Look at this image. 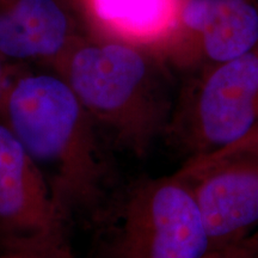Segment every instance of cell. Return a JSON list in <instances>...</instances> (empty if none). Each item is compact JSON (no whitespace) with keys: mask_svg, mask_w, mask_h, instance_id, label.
<instances>
[{"mask_svg":"<svg viewBox=\"0 0 258 258\" xmlns=\"http://www.w3.org/2000/svg\"><path fill=\"white\" fill-rule=\"evenodd\" d=\"M82 32L61 0H0V55L8 63L48 66Z\"/></svg>","mask_w":258,"mask_h":258,"instance_id":"ba28073f","label":"cell"},{"mask_svg":"<svg viewBox=\"0 0 258 258\" xmlns=\"http://www.w3.org/2000/svg\"><path fill=\"white\" fill-rule=\"evenodd\" d=\"M0 122L42 171L66 219L98 206L106 167L97 125L55 71L9 67Z\"/></svg>","mask_w":258,"mask_h":258,"instance_id":"6da1fadb","label":"cell"},{"mask_svg":"<svg viewBox=\"0 0 258 258\" xmlns=\"http://www.w3.org/2000/svg\"><path fill=\"white\" fill-rule=\"evenodd\" d=\"M61 2L63 3L64 5L67 6V8L70 9V11L72 12V10H73V8H74V5L77 4V2H78V0H61ZM73 14V12H72Z\"/></svg>","mask_w":258,"mask_h":258,"instance_id":"5bb4252c","label":"cell"},{"mask_svg":"<svg viewBox=\"0 0 258 258\" xmlns=\"http://www.w3.org/2000/svg\"><path fill=\"white\" fill-rule=\"evenodd\" d=\"M8 70H9V63L4 60V57L0 55V101H2L3 92H4Z\"/></svg>","mask_w":258,"mask_h":258,"instance_id":"4fadbf2b","label":"cell"},{"mask_svg":"<svg viewBox=\"0 0 258 258\" xmlns=\"http://www.w3.org/2000/svg\"><path fill=\"white\" fill-rule=\"evenodd\" d=\"M66 221L46 177L0 122V241L16 256L69 258Z\"/></svg>","mask_w":258,"mask_h":258,"instance_id":"5b68a950","label":"cell"},{"mask_svg":"<svg viewBox=\"0 0 258 258\" xmlns=\"http://www.w3.org/2000/svg\"><path fill=\"white\" fill-rule=\"evenodd\" d=\"M69 258H72V257H69Z\"/></svg>","mask_w":258,"mask_h":258,"instance_id":"2e32d148","label":"cell"},{"mask_svg":"<svg viewBox=\"0 0 258 258\" xmlns=\"http://www.w3.org/2000/svg\"><path fill=\"white\" fill-rule=\"evenodd\" d=\"M177 172L191 186L212 249L240 243L258 230V150L228 148L188 160Z\"/></svg>","mask_w":258,"mask_h":258,"instance_id":"8992f818","label":"cell"},{"mask_svg":"<svg viewBox=\"0 0 258 258\" xmlns=\"http://www.w3.org/2000/svg\"><path fill=\"white\" fill-rule=\"evenodd\" d=\"M47 67L66 80L97 127L138 156L167 134L178 95L170 66L153 51L82 32Z\"/></svg>","mask_w":258,"mask_h":258,"instance_id":"7a4b0ae2","label":"cell"},{"mask_svg":"<svg viewBox=\"0 0 258 258\" xmlns=\"http://www.w3.org/2000/svg\"><path fill=\"white\" fill-rule=\"evenodd\" d=\"M258 46V0H180L176 24L159 56L194 74Z\"/></svg>","mask_w":258,"mask_h":258,"instance_id":"52a82bcc","label":"cell"},{"mask_svg":"<svg viewBox=\"0 0 258 258\" xmlns=\"http://www.w3.org/2000/svg\"><path fill=\"white\" fill-rule=\"evenodd\" d=\"M9 258H27V257H22V256H16V254H14V256H10Z\"/></svg>","mask_w":258,"mask_h":258,"instance_id":"9a60e30c","label":"cell"},{"mask_svg":"<svg viewBox=\"0 0 258 258\" xmlns=\"http://www.w3.org/2000/svg\"><path fill=\"white\" fill-rule=\"evenodd\" d=\"M244 258H258V230L245 239Z\"/></svg>","mask_w":258,"mask_h":258,"instance_id":"8fae6325","label":"cell"},{"mask_svg":"<svg viewBox=\"0 0 258 258\" xmlns=\"http://www.w3.org/2000/svg\"><path fill=\"white\" fill-rule=\"evenodd\" d=\"M230 148H253V150H258V131ZM226 150H228V148H226Z\"/></svg>","mask_w":258,"mask_h":258,"instance_id":"7c38bea8","label":"cell"},{"mask_svg":"<svg viewBox=\"0 0 258 258\" xmlns=\"http://www.w3.org/2000/svg\"><path fill=\"white\" fill-rule=\"evenodd\" d=\"M244 241L228 245V246L212 249L202 258H244Z\"/></svg>","mask_w":258,"mask_h":258,"instance_id":"30bf717a","label":"cell"},{"mask_svg":"<svg viewBox=\"0 0 258 258\" xmlns=\"http://www.w3.org/2000/svg\"><path fill=\"white\" fill-rule=\"evenodd\" d=\"M180 0H78L72 10L84 34L156 53L176 24Z\"/></svg>","mask_w":258,"mask_h":258,"instance_id":"9c48e42d","label":"cell"},{"mask_svg":"<svg viewBox=\"0 0 258 258\" xmlns=\"http://www.w3.org/2000/svg\"><path fill=\"white\" fill-rule=\"evenodd\" d=\"M212 243L189 182L178 172L143 179L125 198L110 258H202Z\"/></svg>","mask_w":258,"mask_h":258,"instance_id":"277c9868","label":"cell"},{"mask_svg":"<svg viewBox=\"0 0 258 258\" xmlns=\"http://www.w3.org/2000/svg\"><path fill=\"white\" fill-rule=\"evenodd\" d=\"M190 77L167 131L188 160L221 152L258 131V46Z\"/></svg>","mask_w":258,"mask_h":258,"instance_id":"3957f363","label":"cell"}]
</instances>
